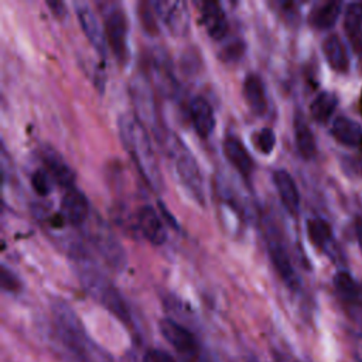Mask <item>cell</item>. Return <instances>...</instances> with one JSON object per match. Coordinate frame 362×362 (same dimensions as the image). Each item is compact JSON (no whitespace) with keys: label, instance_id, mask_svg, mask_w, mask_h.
I'll use <instances>...</instances> for the list:
<instances>
[{"label":"cell","instance_id":"cell-1","mask_svg":"<svg viewBox=\"0 0 362 362\" xmlns=\"http://www.w3.org/2000/svg\"><path fill=\"white\" fill-rule=\"evenodd\" d=\"M123 147L132 157L139 174L153 191H161L163 175L156 151L143 123L132 115H122L117 123Z\"/></svg>","mask_w":362,"mask_h":362},{"label":"cell","instance_id":"cell-2","mask_svg":"<svg viewBox=\"0 0 362 362\" xmlns=\"http://www.w3.org/2000/svg\"><path fill=\"white\" fill-rule=\"evenodd\" d=\"M58 337L78 358L85 361H100L102 352L88 338L78 315L65 301L57 298L51 305Z\"/></svg>","mask_w":362,"mask_h":362},{"label":"cell","instance_id":"cell-3","mask_svg":"<svg viewBox=\"0 0 362 362\" xmlns=\"http://www.w3.org/2000/svg\"><path fill=\"white\" fill-rule=\"evenodd\" d=\"M79 279L85 290L99 301L105 308H107L112 314H115L120 321L129 324L130 313L129 308L120 296V293L110 284V281L99 273V270L93 266H81L79 267Z\"/></svg>","mask_w":362,"mask_h":362},{"label":"cell","instance_id":"cell-4","mask_svg":"<svg viewBox=\"0 0 362 362\" xmlns=\"http://www.w3.org/2000/svg\"><path fill=\"white\" fill-rule=\"evenodd\" d=\"M160 332L164 339L187 361L195 362L201 355V344L197 337L184 325L171 318H163L158 322Z\"/></svg>","mask_w":362,"mask_h":362},{"label":"cell","instance_id":"cell-5","mask_svg":"<svg viewBox=\"0 0 362 362\" xmlns=\"http://www.w3.org/2000/svg\"><path fill=\"white\" fill-rule=\"evenodd\" d=\"M105 34L106 42L110 47L115 58L117 62L124 64L129 57V47H127V18L122 8L113 7L105 16Z\"/></svg>","mask_w":362,"mask_h":362},{"label":"cell","instance_id":"cell-6","mask_svg":"<svg viewBox=\"0 0 362 362\" xmlns=\"http://www.w3.org/2000/svg\"><path fill=\"white\" fill-rule=\"evenodd\" d=\"M175 170L182 185L191 192V195L197 202L204 205L205 202L204 178H202L199 165L194 158V156L182 146L178 147L175 153Z\"/></svg>","mask_w":362,"mask_h":362},{"label":"cell","instance_id":"cell-7","mask_svg":"<svg viewBox=\"0 0 362 362\" xmlns=\"http://www.w3.org/2000/svg\"><path fill=\"white\" fill-rule=\"evenodd\" d=\"M157 18L164 27L177 37L185 35L189 30V10L181 0H158L153 1Z\"/></svg>","mask_w":362,"mask_h":362},{"label":"cell","instance_id":"cell-8","mask_svg":"<svg viewBox=\"0 0 362 362\" xmlns=\"http://www.w3.org/2000/svg\"><path fill=\"white\" fill-rule=\"evenodd\" d=\"M267 249H269L272 263H273L276 272L279 273V276L281 277V280L291 290H297L300 286L298 276L291 264L290 256L287 253V249H286L283 240L280 239L279 233L273 228H270L267 232Z\"/></svg>","mask_w":362,"mask_h":362},{"label":"cell","instance_id":"cell-9","mask_svg":"<svg viewBox=\"0 0 362 362\" xmlns=\"http://www.w3.org/2000/svg\"><path fill=\"white\" fill-rule=\"evenodd\" d=\"M74 7L85 37L88 38V41L90 42V45L95 48L98 54L105 55L107 42H106L105 27L100 24L99 17L93 11V8L85 1H75Z\"/></svg>","mask_w":362,"mask_h":362},{"label":"cell","instance_id":"cell-10","mask_svg":"<svg viewBox=\"0 0 362 362\" xmlns=\"http://www.w3.org/2000/svg\"><path fill=\"white\" fill-rule=\"evenodd\" d=\"M59 216L71 225H82L89 216V201L78 188L66 189L61 199Z\"/></svg>","mask_w":362,"mask_h":362},{"label":"cell","instance_id":"cell-11","mask_svg":"<svg viewBox=\"0 0 362 362\" xmlns=\"http://www.w3.org/2000/svg\"><path fill=\"white\" fill-rule=\"evenodd\" d=\"M92 240L95 247L103 256L109 266L120 269L124 264L126 256L123 253L120 243L115 239V235H112L105 226L98 228L92 233Z\"/></svg>","mask_w":362,"mask_h":362},{"label":"cell","instance_id":"cell-12","mask_svg":"<svg viewBox=\"0 0 362 362\" xmlns=\"http://www.w3.org/2000/svg\"><path fill=\"white\" fill-rule=\"evenodd\" d=\"M139 229L144 238L153 245H163L167 239V230L163 223L161 215L151 206H141L137 212Z\"/></svg>","mask_w":362,"mask_h":362},{"label":"cell","instance_id":"cell-13","mask_svg":"<svg viewBox=\"0 0 362 362\" xmlns=\"http://www.w3.org/2000/svg\"><path fill=\"white\" fill-rule=\"evenodd\" d=\"M201 20L208 35L216 41L225 38L228 33V18L218 1L201 3Z\"/></svg>","mask_w":362,"mask_h":362},{"label":"cell","instance_id":"cell-14","mask_svg":"<svg viewBox=\"0 0 362 362\" xmlns=\"http://www.w3.org/2000/svg\"><path fill=\"white\" fill-rule=\"evenodd\" d=\"M273 182L283 206L291 215H297L300 208V194L291 174L283 168L273 173Z\"/></svg>","mask_w":362,"mask_h":362},{"label":"cell","instance_id":"cell-15","mask_svg":"<svg viewBox=\"0 0 362 362\" xmlns=\"http://www.w3.org/2000/svg\"><path fill=\"white\" fill-rule=\"evenodd\" d=\"M189 113L197 134L202 139L209 137L215 129V115L211 103L202 96H195L191 102Z\"/></svg>","mask_w":362,"mask_h":362},{"label":"cell","instance_id":"cell-16","mask_svg":"<svg viewBox=\"0 0 362 362\" xmlns=\"http://www.w3.org/2000/svg\"><path fill=\"white\" fill-rule=\"evenodd\" d=\"M223 153L228 158V161L238 170V173L245 177L249 178L253 173L255 168V163L253 158L250 157L249 151L246 150V147L243 146V143L233 137L229 136L223 140Z\"/></svg>","mask_w":362,"mask_h":362},{"label":"cell","instance_id":"cell-17","mask_svg":"<svg viewBox=\"0 0 362 362\" xmlns=\"http://www.w3.org/2000/svg\"><path fill=\"white\" fill-rule=\"evenodd\" d=\"M133 86H132V95H133V100H134V106H136V113H137V119L143 123V126H146L144 123H147L151 129L156 130V113H154V103H153V98L146 86L144 82L140 81V78H133Z\"/></svg>","mask_w":362,"mask_h":362},{"label":"cell","instance_id":"cell-18","mask_svg":"<svg viewBox=\"0 0 362 362\" xmlns=\"http://www.w3.org/2000/svg\"><path fill=\"white\" fill-rule=\"evenodd\" d=\"M243 96L252 113L257 116H263L266 113L267 110L266 89L259 75L256 74L246 75L243 81Z\"/></svg>","mask_w":362,"mask_h":362},{"label":"cell","instance_id":"cell-19","mask_svg":"<svg viewBox=\"0 0 362 362\" xmlns=\"http://www.w3.org/2000/svg\"><path fill=\"white\" fill-rule=\"evenodd\" d=\"M42 161L47 168L45 171L54 178V181H57L59 185L65 187L66 189L74 187L75 173L58 153L52 150H47L42 156Z\"/></svg>","mask_w":362,"mask_h":362},{"label":"cell","instance_id":"cell-20","mask_svg":"<svg viewBox=\"0 0 362 362\" xmlns=\"http://www.w3.org/2000/svg\"><path fill=\"white\" fill-rule=\"evenodd\" d=\"M331 134L337 141L348 147H358L362 143V127L355 120L338 116L331 124Z\"/></svg>","mask_w":362,"mask_h":362},{"label":"cell","instance_id":"cell-21","mask_svg":"<svg viewBox=\"0 0 362 362\" xmlns=\"http://www.w3.org/2000/svg\"><path fill=\"white\" fill-rule=\"evenodd\" d=\"M294 140H296L297 151L304 160L314 158L317 153L315 139L308 123L305 122L301 113H297L294 117Z\"/></svg>","mask_w":362,"mask_h":362},{"label":"cell","instance_id":"cell-22","mask_svg":"<svg viewBox=\"0 0 362 362\" xmlns=\"http://www.w3.org/2000/svg\"><path fill=\"white\" fill-rule=\"evenodd\" d=\"M322 51L328 65L337 72H346L349 66V59L344 42L337 34L328 35L322 42Z\"/></svg>","mask_w":362,"mask_h":362},{"label":"cell","instance_id":"cell-23","mask_svg":"<svg viewBox=\"0 0 362 362\" xmlns=\"http://www.w3.org/2000/svg\"><path fill=\"white\" fill-rule=\"evenodd\" d=\"M344 28L355 51H362V3H349L345 8Z\"/></svg>","mask_w":362,"mask_h":362},{"label":"cell","instance_id":"cell-24","mask_svg":"<svg viewBox=\"0 0 362 362\" xmlns=\"http://www.w3.org/2000/svg\"><path fill=\"white\" fill-rule=\"evenodd\" d=\"M341 7H342V3L335 0L318 3L311 10L308 21L317 30H328L335 24L341 13Z\"/></svg>","mask_w":362,"mask_h":362},{"label":"cell","instance_id":"cell-25","mask_svg":"<svg viewBox=\"0 0 362 362\" xmlns=\"http://www.w3.org/2000/svg\"><path fill=\"white\" fill-rule=\"evenodd\" d=\"M338 98L332 92H321L315 96V99L310 105L311 117L318 123H325L334 110L337 109Z\"/></svg>","mask_w":362,"mask_h":362},{"label":"cell","instance_id":"cell-26","mask_svg":"<svg viewBox=\"0 0 362 362\" xmlns=\"http://www.w3.org/2000/svg\"><path fill=\"white\" fill-rule=\"evenodd\" d=\"M334 287L338 294V297L349 305L356 304V301L361 297V290L356 284V281L351 277L349 273L346 272H338L334 277Z\"/></svg>","mask_w":362,"mask_h":362},{"label":"cell","instance_id":"cell-27","mask_svg":"<svg viewBox=\"0 0 362 362\" xmlns=\"http://www.w3.org/2000/svg\"><path fill=\"white\" fill-rule=\"evenodd\" d=\"M307 235L314 246L324 249L332 239V229L327 221L313 218L307 221Z\"/></svg>","mask_w":362,"mask_h":362},{"label":"cell","instance_id":"cell-28","mask_svg":"<svg viewBox=\"0 0 362 362\" xmlns=\"http://www.w3.org/2000/svg\"><path fill=\"white\" fill-rule=\"evenodd\" d=\"M153 69L154 74L158 79V85L161 89H164V92H173L174 86H175V78L173 76L171 69L168 68V62L164 58V55H161L160 52L157 55H154V64H153Z\"/></svg>","mask_w":362,"mask_h":362},{"label":"cell","instance_id":"cell-29","mask_svg":"<svg viewBox=\"0 0 362 362\" xmlns=\"http://www.w3.org/2000/svg\"><path fill=\"white\" fill-rule=\"evenodd\" d=\"M253 141H255V146L257 147L259 151H262L263 154H269L274 148L276 134L270 127H263V129H260L259 132L255 133Z\"/></svg>","mask_w":362,"mask_h":362},{"label":"cell","instance_id":"cell-30","mask_svg":"<svg viewBox=\"0 0 362 362\" xmlns=\"http://www.w3.org/2000/svg\"><path fill=\"white\" fill-rule=\"evenodd\" d=\"M140 18L144 30L147 33H157V24H156V11L153 7V3H140L139 4Z\"/></svg>","mask_w":362,"mask_h":362},{"label":"cell","instance_id":"cell-31","mask_svg":"<svg viewBox=\"0 0 362 362\" xmlns=\"http://www.w3.org/2000/svg\"><path fill=\"white\" fill-rule=\"evenodd\" d=\"M49 174L47 171L38 170L33 174L31 177V185L34 188V191L38 195H48L51 191V181H49Z\"/></svg>","mask_w":362,"mask_h":362},{"label":"cell","instance_id":"cell-32","mask_svg":"<svg viewBox=\"0 0 362 362\" xmlns=\"http://www.w3.org/2000/svg\"><path fill=\"white\" fill-rule=\"evenodd\" d=\"M0 281H1V287L6 291H18L21 287V283L18 280V277L6 266L1 267L0 272Z\"/></svg>","mask_w":362,"mask_h":362},{"label":"cell","instance_id":"cell-33","mask_svg":"<svg viewBox=\"0 0 362 362\" xmlns=\"http://www.w3.org/2000/svg\"><path fill=\"white\" fill-rule=\"evenodd\" d=\"M143 362H177V361L163 349H150L146 352Z\"/></svg>","mask_w":362,"mask_h":362},{"label":"cell","instance_id":"cell-34","mask_svg":"<svg viewBox=\"0 0 362 362\" xmlns=\"http://www.w3.org/2000/svg\"><path fill=\"white\" fill-rule=\"evenodd\" d=\"M243 49H245L243 44H240V42H238V41H236V42H232V44H229V45L223 49L222 58H223L225 61H236L238 58H240Z\"/></svg>","mask_w":362,"mask_h":362},{"label":"cell","instance_id":"cell-35","mask_svg":"<svg viewBox=\"0 0 362 362\" xmlns=\"http://www.w3.org/2000/svg\"><path fill=\"white\" fill-rule=\"evenodd\" d=\"M351 352L356 362H362V334L351 335Z\"/></svg>","mask_w":362,"mask_h":362},{"label":"cell","instance_id":"cell-36","mask_svg":"<svg viewBox=\"0 0 362 362\" xmlns=\"http://www.w3.org/2000/svg\"><path fill=\"white\" fill-rule=\"evenodd\" d=\"M47 6L52 10V13H54V16H57V17H64L65 16V4L62 3V1H58V0H55V1H51V0H48L47 1Z\"/></svg>","mask_w":362,"mask_h":362},{"label":"cell","instance_id":"cell-37","mask_svg":"<svg viewBox=\"0 0 362 362\" xmlns=\"http://www.w3.org/2000/svg\"><path fill=\"white\" fill-rule=\"evenodd\" d=\"M356 236H358V242H359V246H361V250H362V216H359L356 219Z\"/></svg>","mask_w":362,"mask_h":362}]
</instances>
